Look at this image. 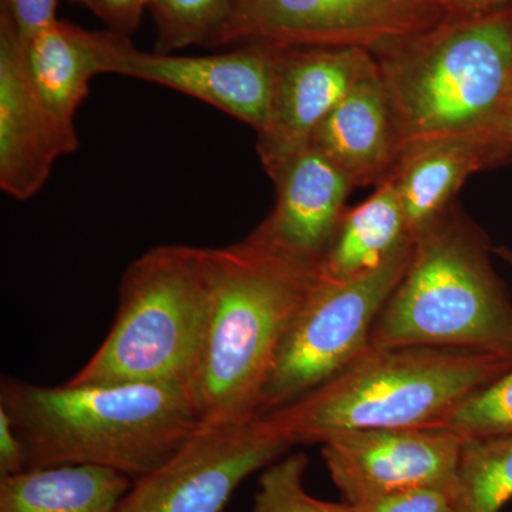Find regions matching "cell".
Listing matches in <instances>:
<instances>
[{"label":"cell","instance_id":"25","mask_svg":"<svg viewBox=\"0 0 512 512\" xmlns=\"http://www.w3.org/2000/svg\"><path fill=\"white\" fill-rule=\"evenodd\" d=\"M93 12L109 26L111 32L128 36L140 25L151 0H70Z\"/></svg>","mask_w":512,"mask_h":512},{"label":"cell","instance_id":"2","mask_svg":"<svg viewBox=\"0 0 512 512\" xmlns=\"http://www.w3.org/2000/svg\"><path fill=\"white\" fill-rule=\"evenodd\" d=\"M0 409L13 421L26 470L89 464L137 480L173 456L201 427L180 383L45 387L3 377Z\"/></svg>","mask_w":512,"mask_h":512},{"label":"cell","instance_id":"8","mask_svg":"<svg viewBox=\"0 0 512 512\" xmlns=\"http://www.w3.org/2000/svg\"><path fill=\"white\" fill-rule=\"evenodd\" d=\"M454 13L443 0H234L210 46L362 47L373 53Z\"/></svg>","mask_w":512,"mask_h":512},{"label":"cell","instance_id":"16","mask_svg":"<svg viewBox=\"0 0 512 512\" xmlns=\"http://www.w3.org/2000/svg\"><path fill=\"white\" fill-rule=\"evenodd\" d=\"M510 158L511 147L477 136L433 138L404 147L389 177L413 237L454 204L471 174Z\"/></svg>","mask_w":512,"mask_h":512},{"label":"cell","instance_id":"11","mask_svg":"<svg viewBox=\"0 0 512 512\" xmlns=\"http://www.w3.org/2000/svg\"><path fill=\"white\" fill-rule=\"evenodd\" d=\"M376 64L362 47L279 50L268 119L256 131V151L272 180L309 147L319 124Z\"/></svg>","mask_w":512,"mask_h":512},{"label":"cell","instance_id":"30","mask_svg":"<svg viewBox=\"0 0 512 512\" xmlns=\"http://www.w3.org/2000/svg\"><path fill=\"white\" fill-rule=\"evenodd\" d=\"M494 252H495V254L500 256V258L503 259L505 264L510 266V268L512 269V249L500 247V248H495Z\"/></svg>","mask_w":512,"mask_h":512},{"label":"cell","instance_id":"24","mask_svg":"<svg viewBox=\"0 0 512 512\" xmlns=\"http://www.w3.org/2000/svg\"><path fill=\"white\" fill-rule=\"evenodd\" d=\"M454 505L456 483L397 491L353 507L356 512H454Z\"/></svg>","mask_w":512,"mask_h":512},{"label":"cell","instance_id":"7","mask_svg":"<svg viewBox=\"0 0 512 512\" xmlns=\"http://www.w3.org/2000/svg\"><path fill=\"white\" fill-rule=\"evenodd\" d=\"M413 244L372 271L319 278L289 326L262 396L261 414L295 402L332 379L370 348L384 303L406 274Z\"/></svg>","mask_w":512,"mask_h":512},{"label":"cell","instance_id":"15","mask_svg":"<svg viewBox=\"0 0 512 512\" xmlns=\"http://www.w3.org/2000/svg\"><path fill=\"white\" fill-rule=\"evenodd\" d=\"M309 146L338 165L355 187L389 177L400 156V138L377 64L319 124Z\"/></svg>","mask_w":512,"mask_h":512},{"label":"cell","instance_id":"23","mask_svg":"<svg viewBox=\"0 0 512 512\" xmlns=\"http://www.w3.org/2000/svg\"><path fill=\"white\" fill-rule=\"evenodd\" d=\"M431 429H443L463 440L512 434V367L490 386L468 397Z\"/></svg>","mask_w":512,"mask_h":512},{"label":"cell","instance_id":"29","mask_svg":"<svg viewBox=\"0 0 512 512\" xmlns=\"http://www.w3.org/2000/svg\"><path fill=\"white\" fill-rule=\"evenodd\" d=\"M501 137L508 146L512 147V100L508 106L507 114L504 117L503 128H501Z\"/></svg>","mask_w":512,"mask_h":512},{"label":"cell","instance_id":"28","mask_svg":"<svg viewBox=\"0 0 512 512\" xmlns=\"http://www.w3.org/2000/svg\"><path fill=\"white\" fill-rule=\"evenodd\" d=\"M457 13L487 12V10L507 8L512 0H443Z\"/></svg>","mask_w":512,"mask_h":512},{"label":"cell","instance_id":"19","mask_svg":"<svg viewBox=\"0 0 512 512\" xmlns=\"http://www.w3.org/2000/svg\"><path fill=\"white\" fill-rule=\"evenodd\" d=\"M413 241L396 185L387 177L377 185L375 194L350 210L346 208L323 256L322 272L345 279L372 271Z\"/></svg>","mask_w":512,"mask_h":512},{"label":"cell","instance_id":"22","mask_svg":"<svg viewBox=\"0 0 512 512\" xmlns=\"http://www.w3.org/2000/svg\"><path fill=\"white\" fill-rule=\"evenodd\" d=\"M308 457L303 453L281 457L259 477L251 512H356L349 503H330L312 497L305 488Z\"/></svg>","mask_w":512,"mask_h":512},{"label":"cell","instance_id":"12","mask_svg":"<svg viewBox=\"0 0 512 512\" xmlns=\"http://www.w3.org/2000/svg\"><path fill=\"white\" fill-rule=\"evenodd\" d=\"M464 440L443 429H366L320 443L333 484L346 503L429 485L456 483Z\"/></svg>","mask_w":512,"mask_h":512},{"label":"cell","instance_id":"18","mask_svg":"<svg viewBox=\"0 0 512 512\" xmlns=\"http://www.w3.org/2000/svg\"><path fill=\"white\" fill-rule=\"evenodd\" d=\"M133 480L89 464L29 468L0 478V512H116Z\"/></svg>","mask_w":512,"mask_h":512},{"label":"cell","instance_id":"5","mask_svg":"<svg viewBox=\"0 0 512 512\" xmlns=\"http://www.w3.org/2000/svg\"><path fill=\"white\" fill-rule=\"evenodd\" d=\"M490 239L456 205L414 235L406 274L384 303L370 348L433 346L512 356V301Z\"/></svg>","mask_w":512,"mask_h":512},{"label":"cell","instance_id":"6","mask_svg":"<svg viewBox=\"0 0 512 512\" xmlns=\"http://www.w3.org/2000/svg\"><path fill=\"white\" fill-rule=\"evenodd\" d=\"M208 306L204 249L175 244L148 249L121 278L109 335L66 383L167 382L190 390Z\"/></svg>","mask_w":512,"mask_h":512},{"label":"cell","instance_id":"17","mask_svg":"<svg viewBox=\"0 0 512 512\" xmlns=\"http://www.w3.org/2000/svg\"><path fill=\"white\" fill-rule=\"evenodd\" d=\"M101 32L67 22L50 23L25 42L26 64L40 100L57 130L76 151V119L89 94L90 82L100 74Z\"/></svg>","mask_w":512,"mask_h":512},{"label":"cell","instance_id":"21","mask_svg":"<svg viewBox=\"0 0 512 512\" xmlns=\"http://www.w3.org/2000/svg\"><path fill=\"white\" fill-rule=\"evenodd\" d=\"M234 0H151L158 30L157 53L210 46L227 23Z\"/></svg>","mask_w":512,"mask_h":512},{"label":"cell","instance_id":"14","mask_svg":"<svg viewBox=\"0 0 512 512\" xmlns=\"http://www.w3.org/2000/svg\"><path fill=\"white\" fill-rule=\"evenodd\" d=\"M276 204L255 234L288 254L322 262L355 188L348 175L312 146L274 178Z\"/></svg>","mask_w":512,"mask_h":512},{"label":"cell","instance_id":"1","mask_svg":"<svg viewBox=\"0 0 512 512\" xmlns=\"http://www.w3.org/2000/svg\"><path fill=\"white\" fill-rule=\"evenodd\" d=\"M204 265L210 306L190 393L201 427L237 426L262 416L276 355L322 262L252 231L237 244L204 249Z\"/></svg>","mask_w":512,"mask_h":512},{"label":"cell","instance_id":"27","mask_svg":"<svg viewBox=\"0 0 512 512\" xmlns=\"http://www.w3.org/2000/svg\"><path fill=\"white\" fill-rule=\"evenodd\" d=\"M26 470L23 441L5 410L0 409V478L15 476Z\"/></svg>","mask_w":512,"mask_h":512},{"label":"cell","instance_id":"26","mask_svg":"<svg viewBox=\"0 0 512 512\" xmlns=\"http://www.w3.org/2000/svg\"><path fill=\"white\" fill-rule=\"evenodd\" d=\"M57 0H2V10L15 23L20 37L29 40L56 20Z\"/></svg>","mask_w":512,"mask_h":512},{"label":"cell","instance_id":"13","mask_svg":"<svg viewBox=\"0 0 512 512\" xmlns=\"http://www.w3.org/2000/svg\"><path fill=\"white\" fill-rule=\"evenodd\" d=\"M72 153L30 79L25 40L0 12V187L15 200H29L57 158Z\"/></svg>","mask_w":512,"mask_h":512},{"label":"cell","instance_id":"20","mask_svg":"<svg viewBox=\"0 0 512 512\" xmlns=\"http://www.w3.org/2000/svg\"><path fill=\"white\" fill-rule=\"evenodd\" d=\"M512 500V434L464 440L454 512H501Z\"/></svg>","mask_w":512,"mask_h":512},{"label":"cell","instance_id":"3","mask_svg":"<svg viewBox=\"0 0 512 512\" xmlns=\"http://www.w3.org/2000/svg\"><path fill=\"white\" fill-rule=\"evenodd\" d=\"M373 56L392 104L400 153L419 141L453 136L508 146L501 128L512 100V5L454 13Z\"/></svg>","mask_w":512,"mask_h":512},{"label":"cell","instance_id":"9","mask_svg":"<svg viewBox=\"0 0 512 512\" xmlns=\"http://www.w3.org/2000/svg\"><path fill=\"white\" fill-rule=\"evenodd\" d=\"M295 444L266 414L237 426L200 427L133 481L116 512H222L242 481Z\"/></svg>","mask_w":512,"mask_h":512},{"label":"cell","instance_id":"10","mask_svg":"<svg viewBox=\"0 0 512 512\" xmlns=\"http://www.w3.org/2000/svg\"><path fill=\"white\" fill-rule=\"evenodd\" d=\"M281 47L247 45L214 56L141 52L128 36L101 32V73L161 84L217 107L255 131L264 127Z\"/></svg>","mask_w":512,"mask_h":512},{"label":"cell","instance_id":"4","mask_svg":"<svg viewBox=\"0 0 512 512\" xmlns=\"http://www.w3.org/2000/svg\"><path fill=\"white\" fill-rule=\"evenodd\" d=\"M512 367V356L477 350L369 348L295 402L266 413L293 444H320L366 429H431Z\"/></svg>","mask_w":512,"mask_h":512}]
</instances>
